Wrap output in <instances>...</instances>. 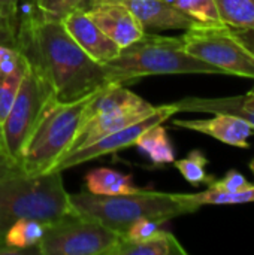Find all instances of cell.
Instances as JSON below:
<instances>
[{"instance_id": "cell-1", "label": "cell", "mask_w": 254, "mask_h": 255, "mask_svg": "<svg viewBox=\"0 0 254 255\" xmlns=\"http://www.w3.org/2000/svg\"><path fill=\"white\" fill-rule=\"evenodd\" d=\"M15 46L42 73L58 102H75L109 84L103 66L70 37L60 21L37 16L27 4L18 12Z\"/></svg>"}, {"instance_id": "cell-2", "label": "cell", "mask_w": 254, "mask_h": 255, "mask_svg": "<svg viewBox=\"0 0 254 255\" xmlns=\"http://www.w3.org/2000/svg\"><path fill=\"white\" fill-rule=\"evenodd\" d=\"M102 66L108 82L121 85L157 75H223L220 69L190 55L181 37H168L148 31L139 40L121 48L115 58Z\"/></svg>"}, {"instance_id": "cell-3", "label": "cell", "mask_w": 254, "mask_h": 255, "mask_svg": "<svg viewBox=\"0 0 254 255\" xmlns=\"http://www.w3.org/2000/svg\"><path fill=\"white\" fill-rule=\"evenodd\" d=\"M69 199L75 212L100 221L121 236L139 220H159L166 223L199 209L189 202L184 194L150 190H136L117 196H100L81 191L69 194Z\"/></svg>"}, {"instance_id": "cell-4", "label": "cell", "mask_w": 254, "mask_h": 255, "mask_svg": "<svg viewBox=\"0 0 254 255\" xmlns=\"http://www.w3.org/2000/svg\"><path fill=\"white\" fill-rule=\"evenodd\" d=\"M75 212L61 172L16 175L0 181V247L7 229L19 220L49 226Z\"/></svg>"}, {"instance_id": "cell-5", "label": "cell", "mask_w": 254, "mask_h": 255, "mask_svg": "<svg viewBox=\"0 0 254 255\" xmlns=\"http://www.w3.org/2000/svg\"><path fill=\"white\" fill-rule=\"evenodd\" d=\"M93 94L75 102H58L54 96L48 100L19 157L24 175H40L54 169L70 149L81 127L84 108Z\"/></svg>"}, {"instance_id": "cell-6", "label": "cell", "mask_w": 254, "mask_h": 255, "mask_svg": "<svg viewBox=\"0 0 254 255\" xmlns=\"http://www.w3.org/2000/svg\"><path fill=\"white\" fill-rule=\"evenodd\" d=\"M121 235L100 221L72 212L45 226V233L36 247L42 255H109Z\"/></svg>"}, {"instance_id": "cell-7", "label": "cell", "mask_w": 254, "mask_h": 255, "mask_svg": "<svg viewBox=\"0 0 254 255\" xmlns=\"http://www.w3.org/2000/svg\"><path fill=\"white\" fill-rule=\"evenodd\" d=\"M181 39L190 55L220 69L223 75L254 79V55L232 28L201 24L187 30Z\"/></svg>"}, {"instance_id": "cell-8", "label": "cell", "mask_w": 254, "mask_h": 255, "mask_svg": "<svg viewBox=\"0 0 254 255\" xmlns=\"http://www.w3.org/2000/svg\"><path fill=\"white\" fill-rule=\"evenodd\" d=\"M52 96L54 93L42 73L28 63L10 111L1 124L4 152L16 163H19L22 148Z\"/></svg>"}, {"instance_id": "cell-9", "label": "cell", "mask_w": 254, "mask_h": 255, "mask_svg": "<svg viewBox=\"0 0 254 255\" xmlns=\"http://www.w3.org/2000/svg\"><path fill=\"white\" fill-rule=\"evenodd\" d=\"M178 106L177 103H169V105H162V106H156V109L148 114L147 117H144L142 120H139L138 123L124 127L118 131H114L108 136H103L100 139H97L96 142L78 148L75 151H70L67 154H64L57 164L54 166L52 170H58L63 172L69 167L82 164L85 161L99 158L102 155H108V154H114L117 151L126 149L129 146H133L136 143V140L139 139V136L147 131L148 128L163 124L166 120H169L172 115L178 114Z\"/></svg>"}, {"instance_id": "cell-10", "label": "cell", "mask_w": 254, "mask_h": 255, "mask_svg": "<svg viewBox=\"0 0 254 255\" xmlns=\"http://www.w3.org/2000/svg\"><path fill=\"white\" fill-rule=\"evenodd\" d=\"M60 22L70 37L100 64L115 58L121 51V48L100 30L82 7L73 9L63 16Z\"/></svg>"}, {"instance_id": "cell-11", "label": "cell", "mask_w": 254, "mask_h": 255, "mask_svg": "<svg viewBox=\"0 0 254 255\" xmlns=\"http://www.w3.org/2000/svg\"><path fill=\"white\" fill-rule=\"evenodd\" d=\"M84 10L120 48L132 45L145 34L138 18L123 3H100L88 6Z\"/></svg>"}, {"instance_id": "cell-12", "label": "cell", "mask_w": 254, "mask_h": 255, "mask_svg": "<svg viewBox=\"0 0 254 255\" xmlns=\"http://www.w3.org/2000/svg\"><path fill=\"white\" fill-rule=\"evenodd\" d=\"M123 4H126L133 12L145 31H187L201 25L198 21L165 0H126Z\"/></svg>"}, {"instance_id": "cell-13", "label": "cell", "mask_w": 254, "mask_h": 255, "mask_svg": "<svg viewBox=\"0 0 254 255\" xmlns=\"http://www.w3.org/2000/svg\"><path fill=\"white\" fill-rule=\"evenodd\" d=\"M174 126L211 136L237 148H249V139L254 136V128L250 124L231 114H214L208 120H175Z\"/></svg>"}, {"instance_id": "cell-14", "label": "cell", "mask_w": 254, "mask_h": 255, "mask_svg": "<svg viewBox=\"0 0 254 255\" xmlns=\"http://www.w3.org/2000/svg\"><path fill=\"white\" fill-rule=\"evenodd\" d=\"M180 112H202V114H231L240 117L254 128V106L247 103L244 96L205 99L186 97L175 102Z\"/></svg>"}, {"instance_id": "cell-15", "label": "cell", "mask_w": 254, "mask_h": 255, "mask_svg": "<svg viewBox=\"0 0 254 255\" xmlns=\"http://www.w3.org/2000/svg\"><path fill=\"white\" fill-rule=\"evenodd\" d=\"M178 239L165 230L145 241H127L124 238L114 247L109 255H186Z\"/></svg>"}, {"instance_id": "cell-16", "label": "cell", "mask_w": 254, "mask_h": 255, "mask_svg": "<svg viewBox=\"0 0 254 255\" xmlns=\"http://www.w3.org/2000/svg\"><path fill=\"white\" fill-rule=\"evenodd\" d=\"M85 187L88 193L100 196L127 194L138 190L133 185L130 175H124L109 167H99L88 172L85 175Z\"/></svg>"}, {"instance_id": "cell-17", "label": "cell", "mask_w": 254, "mask_h": 255, "mask_svg": "<svg viewBox=\"0 0 254 255\" xmlns=\"http://www.w3.org/2000/svg\"><path fill=\"white\" fill-rule=\"evenodd\" d=\"M45 233V226L34 220H19L13 223L3 236V245L0 248L10 250L12 254L27 253L31 248L36 251Z\"/></svg>"}, {"instance_id": "cell-18", "label": "cell", "mask_w": 254, "mask_h": 255, "mask_svg": "<svg viewBox=\"0 0 254 255\" xmlns=\"http://www.w3.org/2000/svg\"><path fill=\"white\" fill-rule=\"evenodd\" d=\"M135 146L142 154H145L151 160V163L156 166L169 164V163H174L175 160L172 143L169 142L168 131L162 124L154 126L148 128L147 131H144L136 140Z\"/></svg>"}, {"instance_id": "cell-19", "label": "cell", "mask_w": 254, "mask_h": 255, "mask_svg": "<svg viewBox=\"0 0 254 255\" xmlns=\"http://www.w3.org/2000/svg\"><path fill=\"white\" fill-rule=\"evenodd\" d=\"M223 25L232 30L254 28V0H214Z\"/></svg>"}, {"instance_id": "cell-20", "label": "cell", "mask_w": 254, "mask_h": 255, "mask_svg": "<svg viewBox=\"0 0 254 255\" xmlns=\"http://www.w3.org/2000/svg\"><path fill=\"white\" fill-rule=\"evenodd\" d=\"M184 197L192 202L196 208L204 205H241L254 202V184H249L246 188L235 193H223L213 187L196 194H184Z\"/></svg>"}, {"instance_id": "cell-21", "label": "cell", "mask_w": 254, "mask_h": 255, "mask_svg": "<svg viewBox=\"0 0 254 255\" xmlns=\"http://www.w3.org/2000/svg\"><path fill=\"white\" fill-rule=\"evenodd\" d=\"M204 25H220V16L214 0H165Z\"/></svg>"}, {"instance_id": "cell-22", "label": "cell", "mask_w": 254, "mask_h": 255, "mask_svg": "<svg viewBox=\"0 0 254 255\" xmlns=\"http://www.w3.org/2000/svg\"><path fill=\"white\" fill-rule=\"evenodd\" d=\"M207 164L208 160L201 151H192L187 157L181 160H174V166L192 185H201L204 182L213 181V178H208L207 175Z\"/></svg>"}, {"instance_id": "cell-23", "label": "cell", "mask_w": 254, "mask_h": 255, "mask_svg": "<svg viewBox=\"0 0 254 255\" xmlns=\"http://www.w3.org/2000/svg\"><path fill=\"white\" fill-rule=\"evenodd\" d=\"M85 0H25L27 4L37 16L43 19L60 21L76 7H82Z\"/></svg>"}, {"instance_id": "cell-24", "label": "cell", "mask_w": 254, "mask_h": 255, "mask_svg": "<svg viewBox=\"0 0 254 255\" xmlns=\"http://www.w3.org/2000/svg\"><path fill=\"white\" fill-rule=\"evenodd\" d=\"M27 64H28V61H27ZM25 69L19 70L13 75H9V76H0V124H3V121L6 120V117L10 111V106L15 100V96L21 85Z\"/></svg>"}, {"instance_id": "cell-25", "label": "cell", "mask_w": 254, "mask_h": 255, "mask_svg": "<svg viewBox=\"0 0 254 255\" xmlns=\"http://www.w3.org/2000/svg\"><path fill=\"white\" fill-rule=\"evenodd\" d=\"M27 67L25 55L10 43H0V76H9Z\"/></svg>"}, {"instance_id": "cell-26", "label": "cell", "mask_w": 254, "mask_h": 255, "mask_svg": "<svg viewBox=\"0 0 254 255\" xmlns=\"http://www.w3.org/2000/svg\"><path fill=\"white\" fill-rule=\"evenodd\" d=\"M163 223L159 220H139L136 223H133L127 232L121 236L127 241H145L151 236H154L156 233H159L162 229Z\"/></svg>"}, {"instance_id": "cell-27", "label": "cell", "mask_w": 254, "mask_h": 255, "mask_svg": "<svg viewBox=\"0 0 254 255\" xmlns=\"http://www.w3.org/2000/svg\"><path fill=\"white\" fill-rule=\"evenodd\" d=\"M250 182L237 170H229L226 173V176L223 179H219V181H211L210 187L219 190V191H223V193H235V191H240L243 188H246Z\"/></svg>"}, {"instance_id": "cell-28", "label": "cell", "mask_w": 254, "mask_h": 255, "mask_svg": "<svg viewBox=\"0 0 254 255\" xmlns=\"http://www.w3.org/2000/svg\"><path fill=\"white\" fill-rule=\"evenodd\" d=\"M0 7H1V10H3V15H4V18H6L9 27L16 33L19 0H0Z\"/></svg>"}, {"instance_id": "cell-29", "label": "cell", "mask_w": 254, "mask_h": 255, "mask_svg": "<svg viewBox=\"0 0 254 255\" xmlns=\"http://www.w3.org/2000/svg\"><path fill=\"white\" fill-rule=\"evenodd\" d=\"M22 173L24 172H22L19 163L12 160L4 152H0V181L6 179V178H10V176L22 175Z\"/></svg>"}, {"instance_id": "cell-30", "label": "cell", "mask_w": 254, "mask_h": 255, "mask_svg": "<svg viewBox=\"0 0 254 255\" xmlns=\"http://www.w3.org/2000/svg\"><path fill=\"white\" fill-rule=\"evenodd\" d=\"M15 37H16V33L9 27V24L3 15V10L0 7V42L15 45Z\"/></svg>"}, {"instance_id": "cell-31", "label": "cell", "mask_w": 254, "mask_h": 255, "mask_svg": "<svg viewBox=\"0 0 254 255\" xmlns=\"http://www.w3.org/2000/svg\"><path fill=\"white\" fill-rule=\"evenodd\" d=\"M234 33L238 36V39L252 51L254 55V28H249V30H234Z\"/></svg>"}, {"instance_id": "cell-32", "label": "cell", "mask_w": 254, "mask_h": 255, "mask_svg": "<svg viewBox=\"0 0 254 255\" xmlns=\"http://www.w3.org/2000/svg\"><path fill=\"white\" fill-rule=\"evenodd\" d=\"M124 0H85L82 4V9L88 7V6H94V4H100V3H123Z\"/></svg>"}, {"instance_id": "cell-33", "label": "cell", "mask_w": 254, "mask_h": 255, "mask_svg": "<svg viewBox=\"0 0 254 255\" xmlns=\"http://www.w3.org/2000/svg\"><path fill=\"white\" fill-rule=\"evenodd\" d=\"M244 99H246V102H247V103H250V105H253L254 106V85H253V88H252L249 93H246V94H244Z\"/></svg>"}, {"instance_id": "cell-34", "label": "cell", "mask_w": 254, "mask_h": 255, "mask_svg": "<svg viewBox=\"0 0 254 255\" xmlns=\"http://www.w3.org/2000/svg\"><path fill=\"white\" fill-rule=\"evenodd\" d=\"M0 152H4V148H3V134H1V124H0ZM6 154V152H4ZM7 155V154H6Z\"/></svg>"}, {"instance_id": "cell-35", "label": "cell", "mask_w": 254, "mask_h": 255, "mask_svg": "<svg viewBox=\"0 0 254 255\" xmlns=\"http://www.w3.org/2000/svg\"><path fill=\"white\" fill-rule=\"evenodd\" d=\"M250 170L253 172V175H254V160L252 161V163H250Z\"/></svg>"}, {"instance_id": "cell-36", "label": "cell", "mask_w": 254, "mask_h": 255, "mask_svg": "<svg viewBox=\"0 0 254 255\" xmlns=\"http://www.w3.org/2000/svg\"><path fill=\"white\" fill-rule=\"evenodd\" d=\"M0 43H1V42H0Z\"/></svg>"}]
</instances>
